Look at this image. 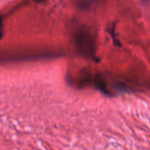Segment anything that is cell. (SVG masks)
Returning a JSON list of instances; mask_svg holds the SVG:
<instances>
[{
  "mask_svg": "<svg viewBox=\"0 0 150 150\" xmlns=\"http://www.w3.org/2000/svg\"><path fill=\"white\" fill-rule=\"evenodd\" d=\"M76 42L80 53L92 57L94 55V39L91 33L86 30H81L76 35Z\"/></svg>",
  "mask_w": 150,
  "mask_h": 150,
  "instance_id": "6da1fadb",
  "label": "cell"
}]
</instances>
